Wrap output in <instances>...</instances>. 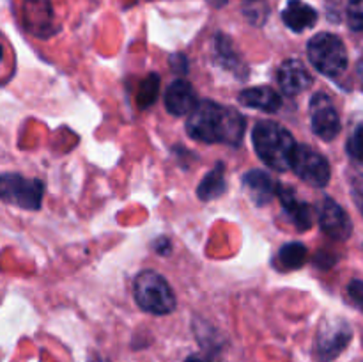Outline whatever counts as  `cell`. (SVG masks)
<instances>
[{
	"label": "cell",
	"mask_w": 363,
	"mask_h": 362,
	"mask_svg": "<svg viewBox=\"0 0 363 362\" xmlns=\"http://www.w3.org/2000/svg\"><path fill=\"white\" fill-rule=\"evenodd\" d=\"M186 131L191 138L208 144L238 146L245 133V117L230 106L204 99L188 114Z\"/></svg>",
	"instance_id": "cell-1"
},
{
	"label": "cell",
	"mask_w": 363,
	"mask_h": 362,
	"mask_svg": "<svg viewBox=\"0 0 363 362\" xmlns=\"http://www.w3.org/2000/svg\"><path fill=\"white\" fill-rule=\"evenodd\" d=\"M252 141L255 153L266 165L280 172L291 169V160L298 144L289 130L273 121H261L252 131Z\"/></svg>",
	"instance_id": "cell-2"
},
{
	"label": "cell",
	"mask_w": 363,
	"mask_h": 362,
	"mask_svg": "<svg viewBox=\"0 0 363 362\" xmlns=\"http://www.w3.org/2000/svg\"><path fill=\"white\" fill-rule=\"evenodd\" d=\"M135 302L151 314H169L176 309V295L163 275L155 270H144L135 277Z\"/></svg>",
	"instance_id": "cell-3"
},
{
	"label": "cell",
	"mask_w": 363,
	"mask_h": 362,
	"mask_svg": "<svg viewBox=\"0 0 363 362\" xmlns=\"http://www.w3.org/2000/svg\"><path fill=\"white\" fill-rule=\"evenodd\" d=\"M308 60L319 73L326 77H340L347 67V50L342 39L330 32L314 35L307 45Z\"/></svg>",
	"instance_id": "cell-4"
},
{
	"label": "cell",
	"mask_w": 363,
	"mask_h": 362,
	"mask_svg": "<svg viewBox=\"0 0 363 362\" xmlns=\"http://www.w3.org/2000/svg\"><path fill=\"white\" fill-rule=\"evenodd\" d=\"M43 195H45V183L41 180H28L14 172L0 174V199L4 202L35 212L41 208Z\"/></svg>",
	"instance_id": "cell-5"
},
{
	"label": "cell",
	"mask_w": 363,
	"mask_h": 362,
	"mask_svg": "<svg viewBox=\"0 0 363 362\" xmlns=\"http://www.w3.org/2000/svg\"><path fill=\"white\" fill-rule=\"evenodd\" d=\"M353 339L350 323L342 318H326L319 325L314 343V355L319 362H332L342 353Z\"/></svg>",
	"instance_id": "cell-6"
},
{
	"label": "cell",
	"mask_w": 363,
	"mask_h": 362,
	"mask_svg": "<svg viewBox=\"0 0 363 362\" xmlns=\"http://www.w3.org/2000/svg\"><path fill=\"white\" fill-rule=\"evenodd\" d=\"M291 169L305 183L318 188L326 187L330 181V176H332L328 160L321 153H318L314 148H311L307 144L296 146L293 160H291Z\"/></svg>",
	"instance_id": "cell-7"
},
{
	"label": "cell",
	"mask_w": 363,
	"mask_h": 362,
	"mask_svg": "<svg viewBox=\"0 0 363 362\" xmlns=\"http://www.w3.org/2000/svg\"><path fill=\"white\" fill-rule=\"evenodd\" d=\"M312 131L323 141L330 142L340 133V117L326 92H318L311 99Z\"/></svg>",
	"instance_id": "cell-8"
},
{
	"label": "cell",
	"mask_w": 363,
	"mask_h": 362,
	"mask_svg": "<svg viewBox=\"0 0 363 362\" xmlns=\"http://www.w3.org/2000/svg\"><path fill=\"white\" fill-rule=\"evenodd\" d=\"M318 219L323 233L333 240L344 241L353 233V224H351L350 215L333 199L323 197L318 202Z\"/></svg>",
	"instance_id": "cell-9"
},
{
	"label": "cell",
	"mask_w": 363,
	"mask_h": 362,
	"mask_svg": "<svg viewBox=\"0 0 363 362\" xmlns=\"http://www.w3.org/2000/svg\"><path fill=\"white\" fill-rule=\"evenodd\" d=\"M23 21L38 38L53 34V11L50 0H23Z\"/></svg>",
	"instance_id": "cell-10"
},
{
	"label": "cell",
	"mask_w": 363,
	"mask_h": 362,
	"mask_svg": "<svg viewBox=\"0 0 363 362\" xmlns=\"http://www.w3.org/2000/svg\"><path fill=\"white\" fill-rule=\"evenodd\" d=\"M280 89L284 94L296 96L311 87L312 77L305 64L298 59H287L280 64L279 73H277Z\"/></svg>",
	"instance_id": "cell-11"
},
{
	"label": "cell",
	"mask_w": 363,
	"mask_h": 362,
	"mask_svg": "<svg viewBox=\"0 0 363 362\" xmlns=\"http://www.w3.org/2000/svg\"><path fill=\"white\" fill-rule=\"evenodd\" d=\"M197 105V94L190 82L177 78L167 87L165 106L172 116H186Z\"/></svg>",
	"instance_id": "cell-12"
},
{
	"label": "cell",
	"mask_w": 363,
	"mask_h": 362,
	"mask_svg": "<svg viewBox=\"0 0 363 362\" xmlns=\"http://www.w3.org/2000/svg\"><path fill=\"white\" fill-rule=\"evenodd\" d=\"M277 195L282 202L284 209L289 215L291 222L296 226L298 231H307L312 227V208L307 202L298 201L296 192L286 185H277Z\"/></svg>",
	"instance_id": "cell-13"
},
{
	"label": "cell",
	"mask_w": 363,
	"mask_h": 362,
	"mask_svg": "<svg viewBox=\"0 0 363 362\" xmlns=\"http://www.w3.org/2000/svg\"><path fill=\"white\" fill-rule=\"evenodd\" d=\"M243 185L248 190V194H250L252 201L259 206L268 204L277 195V183L264 170H248L243 176Z\"/></svg>",
	"instance_id": "cell-14"
},
{
	"label": "cell",
	"mask_w": 363,
	"mask_h": 362,
	"mask_svg": "<svg viewBox=\"0 0 363 362\" xmlns=\"http://www.w3.org/2000/svg\"><path fill=\"white\" fill-rule=\"evenodd\" d=\"M282 20L291 31L303 32L314 27L318 21V13L312 6L301 2V0H289L286 9L282 11Z\"/></svg>",
	"instance_id": "cell-15"
},
{
	"label": "cell",
	"mask_w": 363,
	"mask_h": 362,
	"mask_svg": "<svg viewBox=\"0 0 363 362\" xmlns=\"http://www.w3.org/2000/svg\"><path fill=\"white\" fill-rule=\"evenodd\" d=\"M240 103L245 106H252V109H261L264 112H277L282 105V99L275 89L261 85V87H248L241 91Z\"/></svg>",
	"instance_id": "cell-16"
},
{
	"label": "cell",
	"mask_w": 363,
	"mask_h": 362,
	"mask_svg": "<svg viewBox=\"0 0 363 362\" xmlns=\"http://www.w3.org/2000/svg\"><path fill=\"white\" fill-rule=\"evenodd\" d=\"M225 165L223 163H216L215 169L204 176L201 185L197 187V195L202 201H213V199L220 197L225 192Z\"/></svg>",
	"instance_id": "cell-17"
},
{
	"label": "cell",
	"mask_w": 363,
	"mask_h": 362,
	"mask_svg": "<svg viewBox=\"0 0 363 362\" xmlns=\"http://www.w3.org/2000/svg\"><path fill=\"white\" fill-rule=\"evenodd\" d=\"M308 258V251L303 243L300 241H291L280 247L277 259H279V266L282 270H296L305 265Z\"/></svg>",
	"instance_id": "cell-18"
},
{
	"label": "cell",
	"mask_w": 363,
	"mask_h": 362,
	"mask_svg": "<svg viewBox=\"0 0 363 362\" xmlns=\"http://www.w3.org/2000/svg\"><path fill=\"white\" fill-rule=\"evenodd\" d=\"M158 94H160V77L156 73L147 75V77L138 84L137 105L140 106L142 110L149 109V106L156 102Z\"/></svg>",
	"instance_id": "cell-19"
},
{
	"label": "cell",
	"mask_w": 363,
	"mask_h": 362,
	"mask_svg": "<svg viewBox=\"0 0 363 362\" xmlns=\"http://www.w3.org/2000/svg\"><path fill=\"white\" fill-rule=\"evenodd\" d=\"M216 55H218L220 62H222L227 70L236 71V67L241 66L240 57H238L236 50H234L233 43H230V39L227 38V35H218V38H216ZM238 70H240V67H238Z\"/></svg>",
	"instance_id": "cell-20"
},
{
	"label": "cell",
	"mask_w": 363,
	"mask_h": 362,
	"mask_svg": "<svg viewBox=\"0 0 363 362\" xmlns=\"http://www.w3.org/2000/svg\"><path fill=\"white\" fill-rule=\"evenodd\" d=\"M347 25L351 31L363 32V0H350L347 4Z\"/></svg>",
	"instance_id": "cell-21"
},
{
	"label": "cell",
	"mask_w": 363,
	"mask_h": 362,
	"mask_svg": "<svg viewBox=\"0 0 363 362\" xmlns=\"http://www.w3.org/2000/svg\"><path fill=\"white\" fill-rule=\"evenodd\" d=\"M245 14L252 23H262L268 16V4H264V0H250L245 7Z\"/></svg>",
	"instance_id": "cell-22"
},
{
	"label": "cell",
	"mask_w": 363,
	"mask_h": 362,
	"mask_svg": "<svg viewBox=\"0 0 363 362\" xmlns=\"http://www.w3.org/2000/svg\"><path fill=\"white\" fill-rule=\"evenodd\" d=\"M347 155L353 160H363V124L353 131V135L350 137L346 144Z\"/></svg>",
	"instance_id": "cell-23"
},
{
	"label": "cell",
	"mask_w": 363,
	"mask_h": 362,
	"mask_svg": "<svg viewBox=\"0 0 363 362\" xmlns=\"http://www.w3.org/2000/svg\"><path fill=\"white\" fill-rule=\"evenodd\" d=\"M347 295H350L351 302L363 312V280H351L347 286Z\"/></svg>",
	"instance_id": "cell-24"
},
{
	"label": "cell",
	"mask_w": 363,
	"mask_h": 362,
	"mask_svg": "<svg viewBox=\"0 0 363 362\" xmlns=\"http://www.w3.org/2000/svg\"><path fill=\"white\" fill-rule=\"evenodd\" d=\"M184 362H222L215 355V351H204V353H191L188 355Z\"/></svg>",
	"instance_id": "cell-25"
},
{
	"label": "cell",
	"mask_w": 363,
	"mask_h": 362,
	"mask_svg": "<svg viewBox=\"0 0 363 362\" xmlns=\"http://www.w3.org/2000/svg\"><path fill=\"white\" fill-rule=\"evenodd\" d=\"M353 195H354V202H357L358 209H360V213L363 215V187L354 188Z\"/></svg>",
	"instance_id": "cell-26"
},
{
	"label": "cell",
	"mask_w": 363,
	"mask_h": 362,
	"mask_svg": "<svg viewBox=\"0 0 363 362\" xmlns=\"http://www.w3.org/2000/svg\"><path fill=\"white\" fill-rule=\"evenodd\" d=\"M208 2H211L213 6L220 7V6H225V2H227V0H208Z\"/></svg>",
	"instance_id": "cell-27"
},
{
	"label": "cell",
	"mask_w": 363,
	"mask_h": 362,
	"mask_svg": "<svg viewBox=\"0 0 363 362\" xmlns=\"http://www.w3.org/2000/svg\"><path fill=\"white\" fill-rule=\"evenodd\" d=\"M358 77H360V80L363 84V59L360 60V64H358Z\"/></svg>",
	"instance_id": "cell-28"
},
{
	"label": "cell",
	"mask_w": 363,
	"mask_h": 362,
	"mask_svg": "<svg viewBox=\"0 0 363 362\" xmlns=\"http://www.w3.org/2000/svg\"><path fill=\"white\" fill-rule=\"evenodd\" d=\"M2 59H4V50H2V45H0V64H2Z\"/></svg>",
	"instance_id": "cell-29"
},
{
	"label": "cell",
	"mask_w": 363,
	"mask_h": 362,
	"mask_svg": "<svg viewBox=\"0 0 363 362\" xmlns=\"http://www.w3.org/2000/svg\"><path fill=\"white\" fill-rule=\"evenodd\" d=\"M94 362H101V361H99V358H96V361Z\"/></svg>",
	"instance_id": "cell-30"
}]
</instances>
